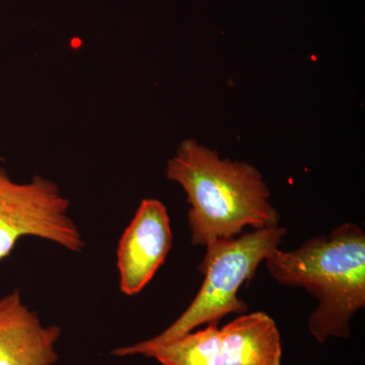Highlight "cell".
<instances>
[{
    "label": "cell",
    "mask_w": 365,
    "mask_h": 365,
    "mask_svg": "<svg viewBox=\"0 0 365 365\" xmlns=\"http://www.w3.org/2000/svg\"><path fill=\"white\" fill-rule=\"evenodd\" d=\"M222 365H280V333L263 312L244 314L220 329Z\"/></svg>",
    "instance_id": "obj_7"
},
{
    "label": "cell",
    "mask_w": 365,
    "mask_h": 365,
    "mask_svg": "<svg viewBox=\"0 0 365 365\" xmlns=\"http://www.w3.org/2000/svg\"><path fill=\"white\" fill-rule=\"evenodd\" d=\"M165 174L186 192L193 246L232 239L246 227H279L267 184L248 163L222 160L216 151L186 139L168 162Z\"/></svg>",
    "instance_id": "obj_1"
},
{
    "label": "cell",
    "mask_w": 365,
    "mask_h": 365,
    "mask_svg": "<svg viewBox=\"0 0 365 365\" xmlns=\"http://www.w3.org/2000/svg\"><path fill=\"white\" fill-rule=\"evenodd\" d=\"M287 234L284 227L263 228L207 245L203 261L198 266L205 277L188 309L155 337L119 348L113 354L125 356L131 350L165 344L192 332L197 327L218 325L227 314L248 312V304L237 297L240 287L253 277L262 262L279 248Z\"/></svg>",
    "instance_id": "obj_3"
},
{
    "label": "cell",
    "mask_w": 365,
    "mask_h": 365,
    "mask_svg": "<svg viewBox=\"0 0 365 365\" xmlns=\"http://www.w3.org/2000/svg\"><path fill=\"white\" fill-rule=\"evenodd\" d=\"M266 267L281 285L306 288L318 299L309 329L319 343L348 338L350 321L365 307V234L355 223L317 235L290 252L275 250Z\"/></svg>",
    "instance_id": "obj_2"
},
{
    "label": "cell",
    "mask_w": 365,
    "mask_h": 365,
    "mask_svg": "<svg viewBox=\"0 0 365 365\" xmlns=\"http://www.w3.org/2000/svg\"><path fill=\"white\" fill-rule=\"evenodd\" d=\"M69 206L50 180L35 177L28 184H19L0 170V261L24 237H40L81 253L85 241L69 216Z\"/></svg>",
    "instance_id": "obj_4"
},
{
    "label": "cell",
    "mask_w": 365,
    "mask_h": 365,
    "mask_svg": "<svg viewBox=\"0 0 365 365\" xmlns=\"http://www.w3.org/2000/svg\"><path fill=\"white\" fill-rule=\"evenodd\" d=\"M61 335L56 325L43 326L21 302L19 290L0 299V365H52Z\"/></svg>",
    "instance_id": "obj_6"
},
{
    "label": "cell",
    "mask_w": 365,
    "mask_h": 365,
    "mask_svg": "<svg viewBox=\"0 0 365 365\" xmlns=\"http://www.w3.org/2000/svg\"><path fill=\"white\" fill-rule=\"evenodd\" d=\"M172 242L167 208L157 199H144L118 246L120 289L124 294L134 297L150 282Z\"/></svg>",
    "instance_id": "obj_5"
},
{
    "label": "cell",
    "mask_w": 365,
    "mask_h": 365,
    "mask_svg": "<svg viewBox=\"0 0 365 365\" xmlns=\"http://www.w3.org/2000/svg\"><path fill=\"white\" fill-rule=\"evenodd\" d=\"M128 355L151 357L162 365H222L220 329L216 324H209L203 330L165 344L131 350L125 356Z\"/></svg>",
    "instance_id": "obj_8"
}]
</instances>
